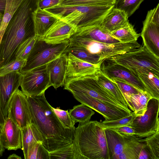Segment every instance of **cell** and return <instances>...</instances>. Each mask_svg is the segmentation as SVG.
Returning <instances> with one entry per match:
<instances>
[{
	"instance_id": "6da1fadb",
	"label": "cell",
	"mask_w": 159,
	"mask_h": 159,
	"mask_svg": "<svg viewBox=\"0 0 159 159\" xmlns=\"http://www.w3.org/2000/svg\"><path fill=\"white\" fill-rule=\"evenodd\" d=\"M33 123L41 133L42 144L49 152L72 144L75 127L66 128L53 111L44 93L27 97Z\"/></svg>"
},
{
	"instance_id": "7a4b0ae2",
	"label": "cell",
	"mask_w": 159,
	"mask_h": 159,
	"mask_svg": "<svg viewBox=\"0 0 159 159\" xmlns=\"http://www.w3.org/2000/svg\"><path fill=\"white\" fill-rule=\"evenodd\" d=\"M37 0H22L8 23L0 43V67L14 60L19 45L36 36L33 12Z\"/></svg>"
},
{
	"instance_id": "3957f363",
	"label": "cell",
	"mask_w": 159,
	"mask_h": 159,
	"mask_svg": "<svg viewBox=\"0 0 159 159\" xmlns=\"http://www.w3.org/2000/svg\"><path fill=\"white\" fill-rule=\"evenodd\" d=\"M72 144L74 159H110L104 129L97 120L79 123Z\"/></svg>"
},
{
	"instance_id": "277c9868",
	"label": "cell",
	"mask_w": 159,
	"mask_h": 159,
	"mask_svg": "<svg viewBox=\"0 0 159 159\" xmlns=\"http://www.w3.org/2000/svg\"><path fill=\"white\" fill-rule=\"evenodd\" d=\"M115 5H64L44 9L72 26L76 32L87 26L100 25Z\"/></svg>"
},
{
	"instance_id": "5b68a950",
	"label": "cell",
	"mask_w": 159,
	"mask_h": 159,
	"mask_svg": "<svg viewBox=\"0 0 159 159\" xmlns=\"http://www.w3.org/2000/svg\"><path fill=\"white\" fill-rule=\"evenodd\" d=\"M69 45L80 48L98 56L102 62L112 57L135 51L141 47L137 41L104 43L87 39L76 34L69 39Z\"/></svg>"
},
{
	"instance_id": "8992f818",
	"label": "cell",
	"mask_w": 159,
	"mask_h": 159,
	"mask_svg": "<svg viewBox=\"0 0 159 159\" xmlns=\"http://www.w3.org/2000/svg\"><path fill=\"white\" fill-rule=\"evenodd\" d=\"M64 86V89L70 93L78 92L84 93L105 103L127 111L115 98L99 84L96 74L82 77H66Z\"/></svg>"
},
{
	"instance_id": "52a82bcc",
	"label": "cell",
	"mask_w": 159,
	"mask_h": 159,
	"mask_svg": "<svg viewBox=\"0 0 159 159\" xmlns=\"http://www.w3.org/2000/svg\"><path fill=\"white\" fill-rule=\"evenodd\" d=\"M69 44V39L57 43H48L37 37L25 65L20 71L24 73L47 64L63 53Z\"/></svg>"
},
{
	"instance_id": "ba28073f",
	"label": "cell",
	"mask_w": 159,
	"mask_h": 159,
	"mask_svg": "<svg viewBox=\"0 0 159 159\" xmlns=\"http://www.w3.org/2000/svg\"><path fill=\"white\" fill-rule=\"evenodd\" d=\"M109 59L127 68L137 76L136 71L142 69H149L159 74V58L144 45L135 51Z\"/></svg>"
},
{
	"instance_id": "9c48e42d",
	"label": "cell",
	"mask_w": 159,
	"mask_h": 159,
	"mask_svg": "<svg viewBox=\"0 0 159 159\" xmlns=\"http://www.w3.org/2000/svg\"><path fill=\"white\" fill-rule=\"evenodd\" d=\"M159 100L151 98L148 101L144 115L134 116L129 125L135 131V135L140 138L147 137L159 130Z\"/></svg>"
},
{
	"instance_id": "30bf717a",
	"label": "cell",
	"mask_w": 159,
	"mask_h": 159,
	"mask_svg": "<svg viewBox=\"0 0 159 159\" xmlns=\"http://www.w3.org/2000/svg\"><path fill=\"white\" fill-rule=\"evenodd\" d=\"M20 86L27 97H34L44 93L51 86L47 65L22 73Z\"/></svg>"
},
{
	"instance_id": "8fae6325",
	"label": "cell",
	"mask_w": 159,
	"mask_h": 159,
	"mask_svg": "<svg viewBox=\"0 0 159 159\" xmlns=\"http://www.w3.org/2000/svg\"><path fill=\"white\" fill-rule=\"evenodd\" d=\"M8 116L21 129L33 123L28 97L19 89L11 98Z\"/></svg>"
},
{
	"instance_id": "7c38bea8",
	"label": "cell",
	"mask_w": 159,
	"mask_h": 159,
	"mask_svg": "<svg viewBox=\"0 0 159 159\" xmlns=\"http://www.w3.org/2000/svg\"><path fill=\"white\" fill-rule=\"evenodd\" d=\"M71 93L78 102L102 115L104 118L105 121L121 119L128 116L132 112L105 103L84 93L78 92H72Z\"/></svg>"
},
{
	"instance_id": "4fadbf2b",
	"label": "cell",
	"mask_w": 159,
	"mask_h": 159,
	"mask_svg": "<svg viewBox=\"0 0 159 159\" xmlns=\"http://www.w3.org/2000/svg\"><path fill=\"white\" fill-rule=\"evenodd\" d=\"M101 72L110 80L117 79L125 81L141 92H147L138 77L130 70L109 59L104 60L100 67Z\"/></svg>"
},
{
	"instance_id": "5bb4252c",
	"label": "cell",
	"mask_w": 159,
	"mask_h": 159,
	"mask_svg": "<svg viewBox=\"0 0 159 159\" xmlns=\"http://www.w3.org/2000/svg\"><path fill=\"white\" fill-rule=\"evenodd\" d=\"M22 75L20 71H16L0 76V104L5 120L8 116L10 100L20 85Z\"/></svg>"
},
{
	"instance_id": "9a60e30c",
	"label": "cell",
	"mask_w": 159,
	"mask_h": 159,
	"mask_svg": "<svg viewBox=\"0 0 159 159\" xmlns=\"http://www.w3.org/2000/svg\"><path fill=\"white\" fill-rule=\"evenodd\" d=\"M0 142L3 148L8 150L22 148L21 129L9 116L0 129Z\"/></svg>"
},
{
	"instance_id": "2e32d148",
	"label": "cell",
	"mask_w": 159,
	"mask_h": 159,
	"mask_svg": "<svg viewBox=\"0 0 159 159\" xmlns=\"http://www.w3.org/2000/svg\"><path fill=\"white\" fill-rule=\"evenodd\" d=\"M68 56L67 78L84 77L95 75L100 70L101 63L92 64L83 61L70 53Z\"/></svg>"
},
{
	"instance_id": "e0dca14e",
	"label": "cell",
	"mask_w": 159,
	"mask_h": 159,
	"mask_svg": "<svg viewBox=\"0 0 159 159\" xmlns=\"http://www.w3.org/2000/svg\"><path fill=\"white\" fill-rule=\"evenodd\" d=\"M67 59V54L63 53L47 64L50 85L56 89L65 84Z\"/></svg>"
},
{
	"instance_id": "ac0fdd59",
	"label": "cell",
	"mask_w": 159,
	"mask_h": 159,
	"mask_svg": "<svg viewBox=\"0 0 159 159\" xmlns=\"http://www.w3.org/2000/svg\"><path fill=\"white\" fill-rule=\"evenodd\" d=\"M140 35L143 45L159 58V25L145 19Z\"/></svg>"
},
{
	"instance_id": "d6986e66",
	"label": "cell",
	"mask_w": 159,
	"mask_h": 159,
	"mask_svg": "<svg viewBox=\"0 0 159 159\" xmlns=\"http://www.w3.org/2000/svg\"><path fill=\"white\" fill-rule=\"evenodd\" d=\"M75 33L72 26L59 19L39 38L48 43H55L69 40Z\"/></svg>"
},
{
	"instance_id": "ffe728a7",
	"label": "cell",
	"mask_w": 159,
	"mask_h": 159,
	"mask_svg": "<svg viewBox=\"0 0 159 159\" xmlns=\"http://www.w3.org/2000/svg\"><path fill=\"white\" fill-rule=\"evenodd\" d=\"M95 41L107 43H121L114 37L111 33L102 28L100 25H94L82 28L75 33Z\"/></svg>"
},
{
	"instance_id": "44dd1931",
	"label": "cell",
	"mask_w": 159,
	"mask_h": 159,
	"mask_svg": "<svg viewBox=\"0 0 159 159\" xmlns=\"http://www.w3.org/2000/svg\"><path fill=\"white\" fill-rule=\"evenodd\" d=\"M36 36L42 37L59 19L44 9L38 8L33 12Z\"/></svg>"
},
{
	"instance_id": "7402d4cb",
	"label": "cell",
	"mask_w": 159,
	"mask_h": 159,
	"mask_svg": "<svg viewBox=\"0 0 159 159\" xmlns=\"http://www.w3.org/2000/svg\"><path fill=\"white\" fill-rule=\"evenodd\" d=\"M128 18L124 11L114 7L100 25L102 28L111 33L127 26L129 22Z\"/></svg>"
},
{
	"instance_id": "603a6c76",
	"label": "cell",
	"mask_w": 159,
	"mask_h": 159,
	"mask_svg": "<svg viewBox=\"0 0 159 159\" xmlns=\"http://www.w3.org/2000/svg\"><path fill=\"white\" fill-rule=\"evenodd\" d=\"M136 73L152 98L159 100V74L148 69L138 70Z\"/></svg>"
},
{
	"instance_id": "cb8c5ba5",
	"label": "cell",
	"mask_w": 159,
	"mask_h": 159,
	"mask_svg": "<svg viewBox=\"0 0 159 159\" xmlns=\"http://www.w3.org/2000/svg\"><path fill=\"white\" fill-rule=\"evenodd\" d=\"M104 129L110 159H116L125 146L127 136H122L111 129Z\"/></svg>"
},
{
	"instance_id": "d4e9b609",
	"label": "cell",
	"mask_w": 159,
	"mask_h": 159,
	"mask_svg": "<svg viewBox=\"0 0 159 159\" xmlns=\"http://www.w3.org/2000/svg\"><path fill=\"white\" fill-rule=\"evenodd\" d=\"M128 107L135 116H143L147 109L149 100L152 98L147 92H139L138 93L124 95Z\"/></svg>"
},
{
	"instance_id": "484cf974",
	"label": "cell",
	"mask_w": 159,
	"mask_h": 159,
	"mask_svg": "<svg viewBox=\"0 0 159 159\" xmlns=\"http://www.w3.org/2000/svg\"><path fill=\"white\" fill-rule=\"evenodd\" d=\"M96 76L99 84L115 98L127 111L132 112L128 107L124 96L116 83L106 76L100 70L96 73Z\"/></svg>"
},
{
	"instance_id": "4316f807",
	"label": "cell",
	"mask_w": 159,
	"mask_h": 159,
	"mask_svg": "<svg viewBox=\"0 0 159 159\" xmlns=\"http://www.w3.org/2000/svg\"><path fill=\"white\" fill-rule=\"evenodd\" d=\"M146 144L142 138L135 135L127 136L125 146L116 159H138L141 150Z\"/></svg>"
},
{
	"instance_id": "83f0119b",
	"label": "cell",
	"mask_w": 159,
	"mask_h": 159,
	"mask_svg": "<svg viewBox=\"0 0 159 159\" xmlns=\"http://www.w3.org/2000/svg\"><path fill=\"white\" fill-rule=\"evenodd\" d=\"M22 148L25 159V158L29 147L37 142H41L43 139L38 128L34 123L21 129Z\"/></svg>"
},
{
	"instance_id": "f1b7e54d",
	"label": "cell",
	"mask_w": 159,
	"mask_h": 159,
	"mask_svg": "<svg viewBox=\"0 0 159 159\" xmlns=\"http://www.w3.org/2000/svg\"><path fill=\"white\" fill-rule=\"evenodd\" d=\"M113 36L121 43H127L136 42L140 36L129 22L126 26L111 33Z\"/></svg>"
},
{
	"instance_id": "f546056e",
	"label": "cell",
	"mask_w": 159,
	"mask_h": 159,
	"mask_svg": "<svg viewBox=\"0 0 159 159\" xmlns=\"http://www.w3.org/2000/svg\"><path fill=\"white\" fill-rule=\"evenodd\" d=\"M69 113L75 123L89 121L95 114L92 109L82 103L74 106L69 110Z\"/></svg>"
},
{
	"instance_id": "4dcf8cb0",
	"label": "cell",
	"mask_w": 159,
	"mask_h": 159,
	"mask_svg": "<svg viewBox=\"0 0 159 159\" xmlns=\"http://www.w3.org/2000/svg\"><path fill=\"white\" fill-rule=\"evenodd\" d=\"M63 53H70L79 59L92 64L97 65L102 63L98 56L80 48L69 44Z\"/></svg>"
},
{
	"instance_id": "1f68e13d",
	"label": "cell",
	"mask_w": 159,
	"mask_h": 159,
	"mask_svg": "<svg viewBox=\"0 0 159 159\" xmlns=\"http://www.w3.org/2000/svg\"><path fill=\"white\" fill-rule=\"evenodd\" d=\"M22 0H6L5 8L0 27V43L6 27Z\"/></svg>"
},
{
	"instance_id": "d6a6232c",
	"label": "cell",
	"mask_w": 159,
	"mask_h": 159,
	"mask_svg": "<svg viewBox=\"0 0 159 159\" xmlns=\"http://www.w3.org/2000/svg\"><path fill=\"white\" fill-rule=\"evenodd\" d=\"M25 159H50L49 152L42 142H37L29 147Z\"/></svg>"
},
{
	"instance_id": "836d02e7",
	"label": "cell",
	"mask_w": 159,
	"mask_h": 159,
	"mask_svg": "<svg viewBox=\"0 0 159 159\" xmlns=\"http://www.w3.org/2000/svg\"><path fill=\"white\" fill-rule=\"evenodd\" d=\"M144 0H116L114 7L124 11L128 17L132 15Z\"/></svg>"
},
{
	"instance_id": "e575fe53",
	"label": "cell",
	"mask_w": 159,
	"mask_h": 159,
	"mask_svg": "<svg viewBox=\"0 0 159 159\" xmlns=\"http://www.w3.org/2000/svg\"><path fill=\"white\" fill-rule=\"evenodd\" d=\"M37 38L36 36L30 38L21 43L16 52L15 59L26 60L34 46Z\"/></svg>"
},
{
	"instance_id": "d590c367",
	"label": "cell",
	"mask_w": 159,
	"mask_h": 159,
	"mask_svg": "<svg viewBox=\"0 0 159 159\" xmlns=\"http://www.w3.org/2000/svg\"><path fill=\"white\" fill-rule=\"evenodd\" d=\"M116 0H64V5L103 6L115 5Z\"/></svg>"
},
{
	"instance_id": "8d00e7d4",
	"label": "cell",
	"mask_w": 159,
	"mask_h": 159,
	"mask_svg": "<svg viewBox=\"0 0 159 159\" xmlns=\"http://www.w3.org/2000/svg\"><path fill=\"white\" fill-rule=\"evenodd\" d=\"M134 115L132 112L128 116L118 120L105 121H97V124L103 129L119 127L125 125L129 126L132 122Z\"/></svg>"
},
{
	"instance_id": "74e56055",
	"label": "cell",
	"mask_w": 159,
	"mask_h": 159,
	"mask_svg": "<svg viewBox=\"0 0 159 159\" xmlns=\"http://www.w3.org/2000/svg\"><path fill=\"white\" fill-rule=\"evenodd\" d=\"M142 138L148 148L152 159H159V130L154 134Z\"/></svg>"
},
{
	"instance_id": "f35d334b",
	"label": "cell",
	"mask_w": 159,
	"mask_h": 159,
	"mask_svg": "<svg viewBox=\"0 0 159 159\" xmlns=\"http://www.w3.org/2000/svg\"><path fill=\"white\" fill-rule=\"evenodd\" d=\"M50 159H74L73 144L49 152Z\"/></svg>"
},
{
	"instance_id": "ab89813d",
	"label": "cell",
	"mask_w": 159,
	"mask_h": 159,
	"mask_svg": "<svg viewBox=\"0 0 159 159\" xmlns=\"http://www.w3.org/2000/svg\"><path fill=\"white\" fill-rule=\"evenodd\" d=\"M26 61V60L15 59L0 67V76L5 75L14 71H20L25 65Z\"/></svg>"
},
{
	"instance_id": "60d3db41",
	"label": "cell",
	"mask_w": 159,
	"mask_h": 159,
	"mask_svg": "<svg viewBox=\"0 0 159 159\" xmlns=\"http://www.w3.org/2000/svg\"><path fill=\"white\" fill-rule=\"evenodd\" d=\"M52 109L62 124L67 128L71 129L75 127V123L70 116L68 110L66 111L61 109L59 107Z\"/></svg>"
},
{
	"instance_id": "b9f144b4",
	"label": "cell",
	"mask_w": 159,
	"mask_h": 159,
	"mask_svg": "<svg viewBox=\"0 0 159 159\" xmlns=\"http://www.w3.org/2000/svg\"><path fill=\"white\" fill-rule=\"evenodd\" d=\"M117 84L123 95L137 93L141 92L130 84L122 80L113 79Z\"/></svg>"
},
{
	"instance_id": "7bdbcfd3",
	"label": "cell",
	"mask_w": 159,
	"mask_h": 159,
	"mask_svg": "<svg viewBox=\"0 0 159 159\" xmlns=\"http://www.w3.org/2000/svg\"><path fill=\"white\" fill-rule=\"evenodd\" d=\"M145 19L159 25V3L154 8L148 11Z\"/></svg>"
},
{
	"instance_id": "ee69618b",
	"label": "cell",
	"mask_w": 159,
	"mask_h": 159,
	"mask_svg": "<svg viewBox=\"0 0 159 159\" xmlns=\"http://www.w3.org/2000/svg\"><path fill=\"white\" fill-rule=\"evenodd\" d=\"M123 136H128L135 135V131L133 128L129 125L119 127L110 128Z\"/></svg>"
},
{
	"instance_id": "f6af8a7d",
	"label": "cell",
	"mask_w": 159,
	"mask_h": 159,
	"mask_svg": "<svg viewBox=\"0 0 159 159\" xmlns=\"http://www.w3.org/2000/svg\"><path fill=\"white\" fill-rule=\"evenodd\" d=\"M64 0H40L38 3L39 7L44 9L60 4Z\"/></svg>"
},
{
	"instance_id": "bcb514c9",
	"label": "cell",
	"mask_w": 159,
	"mask_h": 159,
	"mask_svg": "<svg viewBox=\"0 0 159 159\" xmlns=\"http://www.w3.org/2000/svg\"><path fill=\"white\" fill-rule=\"evenodd\" d=\"M138 159H152L149 149L146 144L141 150Z\"/></svg>"
},
{
	"instance_id": "7dc6e473",
	"label": "cell",
	"mask_w": 159,
	"mask_h": 159,
	"mask_svg": "<svg viewBox=\"0 0 159 159\" xmlns=\"http://www.w3.org/2000/svg\"><path fill=\"white\" fill-rule=\"evenodd\" d=\"M5 120L3 114L0 104V129L2 127L3 125Z\"/></svg>"
},
{
	"instance_id": "c3c4849f",
	"label": "cell",
	"mask_w": 159,
	"mask_h": 159,
	"mask_svg": "<svg viewBox=\"0 0 159 159\" xmlns=\"http://www.w3.org/2000/svg\"><path fill=\"white\" fill-rule=\"evenodd\" d=\"M7 158L8 159H21L20 157L15 154H13L9 155Z\"/></svg>"
},
{
	"instance_id": "681fc988",
	"label": "cell",
	"mask_w": 159,
	"mask_h": 159,
	"mask_svg": "<svg viewBox=\"0 0 159 159\" xmlns=\"http://www.w3.org/2000/svg\"><path fill=\"white\" fill-rule=\"evenodd\" d=\"M4 150L5 149L2 146L0 142V157L2 155Z\"/></svg>"
},
{
	"instance_id": "f907efd6",
	"label": "cell",
	"mask_w": 159,
	"mask_h": 159,
	"mask_svg": "<svg viewBox=\"0 0 159 159\" xmlns=\"http://www.w3.org/2000/svg\"><path fill=\"white\" fill-rule=\"evenodd\" d=\"M3 14L2 13H0V27L2 23V18H3Z\"/></svg>"
}]
</instances>
